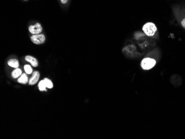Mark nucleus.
<instances>
[{
	"mask_svg": "<svg viewBox=\"0 0 185 139\" xmlns=\"http://www.w3.org/2000/svg\"><path fill=\"white\" fill-rule=\"evenodd\" d=\"M61 1V2L63 4H66L67 2H68V0H60Z\"/></svg>",
	"mask_w": 185,
	"mask_h": 139,
	"instance_id": "nucleus-14",
	"label": "nucleus"
},
{
	"mask_svg": "<svg viewBox=\"0 0 185 139\" xmlns=\"http://www.w3.org/2000/svg\"><path fill=\"white\" fill-rule=\"evenodd\" d=\"M25 1H27V0H25Z\"/></svg>",
	"mask_w": 185,
	"mask_h": 139,
	"instance_id": "nucleus-15",
	"label": "nucleus"
},
{
	"mask_svg": "<svg viewBox=\"0 0 185 139\" xmlns=\"http://www.w3.org/2000/svg\"><path fill=\"white\" fill-rule=\"evenodd\" d=\"M28 30L32 35L40 34L43 31V27L40 23H36L35 25L30 26Z\"/></svg>",
	"mask_w": 185,
	"mask_h": 139,
	"instance_id": "nucleus-4",
	"label": "nucleus"
},
{
	"mask_svg": "<svg viewBox=\"0 0 185 139\" xmlns=\"http://www.w3.org/2000/svg\"><path fill=\"white\" fill-rule=\"evenodd\" d=\"M7 65L13 68H17L20 66V63H19L18 60L15 58H12L9 60L7 62Z\"/></svg>",
	"mask_w": 185,
	"mask_h": 139,
	"instance_id": "nucleus-8",
	"label": "nucleus"
},
{
	"mask_svg": "<svg viewBox=\"0 0 185 139\" xmlns=\"http://www.w3.org/2000/svg\"><path fill=\"white\" fill-rule=\"evenodd\" d=\"M157 27L152 22H147L142 27V30L149 37H153L157 32Z\"/></svg>",
	"mask_w": 185,
	"mask_h": 139,
	"instance_id": "nucleus-1",
	"label": "nucleus"
},
{
	"mask_svg": "<svg viewBox=\"0 0 185 139\" xmlns=\"http://www.w3.org/2000/svg\"><path fill=\"white\" fill-rule=\"evenodd\" d=\"M30 40L35 45H40L43 44L45 41V37L43 34H38L31 35Z\"/></svg>",
	"mask_w": 185,
	"mask_h": 139,
	"instance_id": "nucleus-3",
	"label": "nucleus"
},
{
	"mask_svg": "<svg viewBox=\"0 0 185 139\" xmlns=\"http://www.w3.org/2000/svg\"><path fill=\"white\" fill-rule=\"evenodd\" d=\"M179 22H180V24L182 26V27L185 29V15L181 16V15H179Z\"/></svg>",
	"mask_w": 185,
	"mask_h": 139,
	"instance_id": "nucleus-13",
	"label": "nucleus"
},
{
	"mask_svg": "<svg viewBox=\"0 0 185 139\" xmlns=\"http://www.w3.org/2000/svg\"><path fill=\"white\" fill-rule=\"evenodd\" d=\"M38 89L40 91H47V88L45 85V82L44 81V79L40 80V82H39V83L38 84Z\"/></svg>",
	"mask_w": 185,
	"mask_h": 139,
	"instance_id": "nucleus-10",
	"label": "nucleus"
},
{
	"mask_svg": "<svg viewBox=\"0 0 185 139\" xmlns=\"http://www.w3.org/2000/svg\"><path fill=\"white\" fill-rule=\"evenodd\" d=\"M40 72L37 70L33 72L31 78L29 79L28 84L30 85H34L36 84L40 79Z\"/></svg>",
	"mask_w": 185,
	"mask_h": 139,
	"instance_id": "nucleus-5",
	"label": "nucleus"
},
{
	"mask_svg": "<svg viewBox=\"0 0 185 139\" xmlns=\"http://www.w3.org/2000/svg\"><path fill=\"white\" fill-rule=\"evenodd\" d=\"M23 68H24V70H25V73L26 74L30 75L33 73V68H32V67L30 66V65H25Z\"/></svg>",
	"mask_w": 185,
	"mask_h": 139,
	"instance_id": "nucleus-11",
	"label": "nucleus"
},
{
	"mask_svg": "<svg viewBox=\"0 0 185 139\" xmlns=\"http://www.w3.org/2000/svg\"><path fill=\"white\" fill-rule=\"evenodd\" d=\"M18 83L22 84H26L28 83L29 82V79L27 75V74L26 73H22V74L21 75L20 77L18 78L17 79Z\"/></svg>",
	"mask_w": 185,
	"mask_h": 139,
	"instance_id": "nucleus-7",
	"label": "nucleus"
},
{
	"mask_svg": "<svg viewBox=\"0 0 185 139\" xmlns=\"http://www.w3.org/2000/svg\"><path fill=\"white\" fill-rule=\"evenodd\" d=\"M22 74V71L20 68H15L11 73V77L13 79L18 78Z\"/></svg>",
	"mask_w": 185,
	"mask_h": 139,
	"instance_id": "nucleus-9",
	"label": "nucleus"
},
{
	"mask_svg": "<svg viewBox=\"0 0 185 139\" xmlns=\"http://www.w3.org/2000/svg\"><path fill=\"white\" fill-rule=\"evenodd\" d=\"M156 64V60L151 58L147 57L142 60L140 65L142 70H149L155 67Z\"/></svg>",
	"mask_w": 185,
	"mask_h": 139,
	"instance_id": "nucleus-2",
	"label": "nucleus"
},
{
	"mask_svg": "<svg viewBox=\"0 0 185 139\" xmlns=\"http://www.w3.org/2000/svg\"><path fill=\"white\" fill-rule=\"evenodd\" d=\"M26 61L27 62L30 63L31 65L33 67H37L38 66V60L35 58V57L30 55H26L25 58Z\"/></svg>",
	"mask_w": 185,
	"mask_h": 139,
	"instance_id": "nucleus-6",
	"label": "nucleus"
},
{
	"mask_svg": "<svg viewBox=\"0 0 185 139\" xmlns=\"http://www.w3.org/2000/svg\"><path fill=\"white\" fill-rule=\"evenodd\" d=\"M44 81L45 82V85L48 89H52L53 88V83L51 80L48 78H45Z\"/></svg>",
	"mask_w": 185,
	"mask_h": 139,
	"instance_id": "nucleus-12",
	"label": "nucleus"
}]
</instances>
